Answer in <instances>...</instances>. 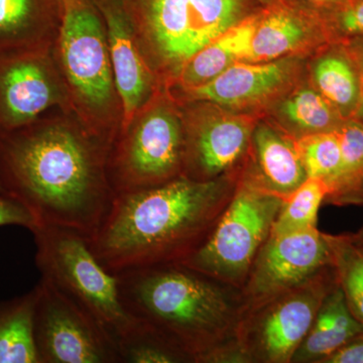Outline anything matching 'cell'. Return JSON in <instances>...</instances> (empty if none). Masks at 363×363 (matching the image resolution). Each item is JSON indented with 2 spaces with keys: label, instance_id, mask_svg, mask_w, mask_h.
Here are the masks:
<instances>
[{
  "label": "cell",
  "instance_id": "obj_15",
  "mask_svg": "<svg viewBox=\"0 0 363 363\" xmlns=\"http://www.w3.org/2000/svg\"><path fill=\"white\" fill-rule=\"evenodd\" d=\"M320 11L296 0L262 6L245 62L304 57L333 44Z\"/></svg>",
  "mask_w": 363,
  "mask_h": 363
},
{
  "label": "cell",
  "instance_id": "obj_7",
  "mask_svg": "<svg viewBox=\"0 0 363 363\" xmlns=\"http://www.w3.org/2000/svg\"><path fill=\"white\" fill-rule=\"evenodd\" d=\"M30 233L42 278L89 313L116 344L135 321L121 301L116 274L105 269L77 231L40 225Z\"/></svg>",
  "mask_w": 363,
  "mask_h": 363
},
{
  "label": "cell",
  "instance_id": "obj_2",
  "mask_svg": "<svg viewBox=\"0 0 363 363\" xmlns=\"http://www.w3.org/2000/svg\"><path fill=\"white\" fill-rule=\"evenodd\" d=\"M238 175L186 176L116 194L89 247L112 274L182 262L200 247L235 192Z\"/></svg>",
  "mask_w": 363,
  "mask_h": 363
},
{
  "label": "cell",
  "instance_id": "obj_29",
  "mask_svg": "<svg viewBox=\"0 0 363 363\" xmlns=\"http://www.w3.org/2000/svg\"><path fill=\"white\" fill-rule=\"evenodd\" d=\"M334 43L363 38V0H350L331 11H320Z\"/></svg>",
  "mask_w": 363,
  "mask_h": 363
},
{
  "label": "cell",
  "instance_id": "obj_10",
  "mask_svg": "<svg viewBox=\"0 0 363 363\" xmlns=\"http://www.w3.org/2000/svg\"><path fill=\"white\" fill-rule=\"evenodd\" d=\"M185 135L184 176L196 181L238 175L260 112L228 111L203 101H179Z\"/></svg>",
  "mask_w": 363,
  "mask_h": 363
},
{
  "label": "cell",
  "instance_id": "obj_3",
  "mask_svg": "<svg viewBox=\"0 0 363 363\" xmlns=\"http://www.w3.org/2000/svg\"><path fill=\"white\" fill-rule=\"evenodd\" d=\"M124 307L205 363L231 342L245 309L240 290L180 262L116 274Z\"/></svg>",
  "mask_w": 363,
  "mask_h": 363
},
{
  "label": "cell",
  "instance_id": "obj_35",
  "mask_svg": "<svg viewBox=\"0 0 363 363\" xmlns=\"http://www.w3.org/2000/svg\"><path fill=\"white\" fill-rule=\"evenodd\" d=\"M346 234H347L348 238L354 245L363 248V226L357 233Z\"/></svg>",
  "mask_w": 363,
  "mask_h": 363
},
{
  "label": "cell",
  "instance_id": "obj_22",
  "mask_svg": "<svg viewBox=\"0 0 363 363\" xmlns=\"http://www.w3.org/2000/svg\"><path fill=\"white\" fill-rule=\"evenodd\" d=\"M271 107L272 123L294 140L337 130L345 121L310 82L293 87Z\"/></svg>",
  "mask_w": 363,
  "mask_h": 363
},
{
  "label": "cell",
  "instance_id": "obj_27",
  "mask_svg": "<svg viewBox=\"0 0 363 363\" xmlns=\"http://www.w3.org/2000/svg\"><path fill=\"white\" fill-rule=\"evenodd\" d=\"M327 194L328 187L324 181L308 178L284 200L271 234L300 233L317 228L318 213Z\"/></svg>",
  "mask_w": 363,
  "mask_h": 363
},
{
  "label": "cell",
  "instance_id": "obj_23",
  "mask_svg": "<svg viewBox=\"0 0 363 363\" xmlns=\"http://www.w3.org/2000/svg\"><path fill=\"white\" fill-rule=\"evenodd\" d=\"M37 286L0 303V363H40L35 339Z\"/></svg>",
  "mask_w": 363,
  "mask_h": 363
},
{
  "label": "cell",
  "instance_id": "obj_1",
  "mask_svg": "<svg viewBox=\"0 0 363 363\" xmlns=\"http://www.w3.org/2000/svg\"><path fill=\"white\" fill-rule=\"evenodd\" d=\"M109 150L73 111L61 108L20 128H0L1 194L28 208L37 226L64 227L90 240L116 196Z\"/></svg>",
  "mask_w": 363,
  "mask_h": 363
},
{
  "label": "cell",
  "instance_id": "obj_20",
  "mask_svg": "<svg viewBox=\"0 0 363 363\" xmlns=\"http://www.w3.org/2000/svg\"><path fill=\"white\" fill-rule=\"evenodd\" d=\"M309 82L344 119L352 118L362 87V74L342 43H333L315 55Z\"/></svg>",
  "mask_w": 363,
  "mask_h": 363
},
{
  "label": "cell",
  "instance_id": "obj_13",
  "mask_svg": "<svg viewBox=\"0 0 363 363\" xmlns=\"http://www.w3.org/2000/svg\"><path fill=\"white\" fill-rule=\"evenodd\" d=\"M331 264L330 248L319 229L271 234L240 289L245 307L301 285Z\"/></svg>",
  "mask_w": 363,
  "mask_h": 363
},
{
  "label": "cell",
  "instance_id": "obj_18",
  "mask_svg": "<svg viewBox=\"0 0 363 363\" xmlns=\"http://www.w3.org/2000/svg\"><path fill=\"white\" fill-rule=\"evenodd\" d=\"M63 0H0V49L54 47Z\"/></svg>",
  "mask_w": 363,
  "mask_h": 363
},
{
  "label": "cell",
  "instance_id": "obj_21",
  "mask_svg": "<svg viewBox=\"0 0 363 363\" xmlns=\"http://www.w3.org/2000/svg\"><path fill=\"white\" fill-rule=\"evenodd\" d=\"M362 332L363 325L353 316L337 285L325 298L292 363H322Z\"/></svg>",
  "mask_w": 363,
  "mask_h": 363
},
{
  "label": "cell",
  "instance_id": "obj_17",
  "mask_svg": "<svg viewBox=\"0 0 363 363\" xmlns=\"http://www.w3.org/2000/svg\"><path fill=\"white\" fill-rule=\"evenodd\" d=\"M307 179L294 138L272 121L260 119L252 131L238 181L286 200Z\"/></svg>",
  "mask_w": 363,
  "mask_h": 363
},
{
  "label": "cell",
  "instance_id": "obj_4",
  "mask_svg": "<svg viewBox=\"0 0 363 363\" xmlns=\"http://www.w3.org/2000/svg\"><path fill=\"white\" fill-rule=\"evenodd\" d=\"M55 56L72 111L93 135L111 147L123 123V106L107 45L104 18L93 0H63Z\"/></svg>",
  "mask_w": 363,
  "mask_h": 363
},
{
  "label": "cell",
  "instance_id": "obj_37",
  "mask_svg": "<svg viewBox=\"0 0 363 363\" xmlns=\"http://www.w3.org/2000/svg\"><path fill=\"white\" fill-rule=\"evenodd\" d=\"M2 192V190H1V186H0V193Z\"/></svg>",
  "mask_w": 363,
  "mask_h": 363
},
{
  "label": "cell",
  "instance_id": "obj_36",
  "mask_svg": "<svg viewBox=\"0 0 363 363\" xmlns=\"http://www.w3.org/2000/svg\"><path fill=\"white\" fill-rule=\"evenodd\" d=\"M262 6H271V4H277L279 0H257Z\"/></svg>",
  "mask_w": 363,
  "mask_h": 363
},
{
  "label": "cell",
  "instance_id": "obj_33",
  "mask_svg": "<svg viewBox=\"0 0 363 363\" xmlns=\"http://www.w3.org/2000/svg\"><path fill=\"white\" fill-rule=\"evenodd\" d=\"M346 45L351 56L357 62L358 68L362 72L363 76V38L360 39L350 40L347 43H342Z\"/></svg>",
  "mask_w": 363,
  "mask_h": 363
},
{
  "label": "cell",
  "instance_id": "obj_19",
  "mask_svg": "<svg viewBox=\"0 0 363 363\" xmlns=\"http://www.w3.org/2000/svg\"><path fill=\"white\" fill-rule=\"evenodd\" d=\"M259 9L196 52L168 89L183 91L199 87L213 80L233 64L245 62Z\"/></svg>",
  "mask_w": 363,
  "mask_h": 363
},
{
  "label": "cell",
  "instance_id": "obj_9",
  "mask_svg": "<svg viewBox=\"0 0 363 363\" xmlns=\"http://www.w3.org/2000/svg\"><path fill=\"white\" fill-rule=\"evenodd\" d=\"M283 201L238 181L207 238L180 264L240 290L271 235Z\"/></svg>",
  "mask_w": 363,
  "mask_h": 363
},
{
  "label": "cell",
  "instance_id": "obj_24",
  "mask_svg": "<svg viewBox=\"0 0 363 363\" xmlns=\"http://www.w3.org/2000/svg\"><path fill=\"white\" fill-rule=\"evenodd\" d=\"M341 147L340 168L328 186L325 202L336 206L363 205V125L345 119L337 128Z\"/></svg>",
  "mask_w": 363,
  "mask_h": 363
},
{
  "label": "cell",
  "instance_id": "obj_12",
  "mask_svg": "<svg viewBox=\"0 0 363 363\" xmlns=\"http://www.w3.org/2000/svg\"><path fill=\"white\" fill-rule=\"evenodd\" d=\"M52 108L73 111L54 47L0 49V128H20Z\"/></svg>",
  "mask_w": 363,
  "mask_h": 363
},
{
  "label": "cell",
  "instance_id": "obj_28",
  "mask_svg": "<svg viewBox=\"0 0 363 363\" xmlns=\"http://www.w3.org/2000/svg\"><path fill=\"white\" fill-rule=\"evenodd\" d=\"M294 140L308 178L324 181L328 187L340 168L341 147L337 131L315 133Z\"/></svg>",
  "mask_w": 363,
  "mask_h": 363
},
{
  "label": "cell",
  "instance_id": "obj_26",
  "mask_svg": "<svg viewBox=\"0 0 363 363\" xmlns=\"http://www.w3.org/2000/svg\"><path fill=\"white\" fill-rule=\"evenodd\" d=\"M338 285L353 316L363 325V248L347 234L325 233Z\"/></svg>",
  "mask_w": 363,
  "mask_h": 363
},
{
  "label": "cell",
  "instance_id": "obj_31",
  "mask_svg": "<svg viewBox=\"0 0 363 363\" xmlns=\"http://www.w3.org/2000/svg\"><path fill=\"white\" fill-rule=\"evenodd\" d=\"M322 363H363V332L344 344Z\"/></svg>",
  "mask_w": 363,
  "mask_h": 363
},
{
  "label": "cell",
  "instance_id": "obj_32",
  "mask_svg": "<svg viewBox=\"0 0 363 363\" xmlns=\"http://www.w3.org/2000/svg\"><path fill=\"white\" fill-rule=\"evenodd\" d=\"M318 11H331L345 6L350 0H296Z\"/></svg>",
  "mask_w": 363,
  "mask_h": 363
},
{
  "label": "cell",
  "instance_id": "obj_34",
  "mask_svg": "<svg viewBox=\"0 0 363 363\" xmlns=\"http://www.w3.org/2000/svg\"><path fill=\"white\" fill-rule=\"evenodd\" d=\"M352 119H354V121H358V123L363 125V76L362 93H360L359 101H358L357 111L353 114Z\"/></svg>",
  "mask_w": 363,
  "mask_h": 363
},
{
  "label": "cell",
  "instance_id": "obj_25",
  "mask_svg": "<svg viewBox=\"0 0 363 363\" xmlns=\"http://www.w3.org/2000/svg\"><path fill=\"white\" fill-rule=\"evenodd\" d=\"M121 363H195L194 358L156 327L136 319L116 342Z\"/></svg>",
  "mask_w": 363,
  "mask_h": 363
},
{
  "label": "cell",
  "instance_id": "obj_5",
  "mask_svg": "<svg viewBox=\"0 0 363 363\" xmlns=\"http://www.w3.org/2000/svg\"><path fill=\"white\" fill-rule=\"evenodd\" d=\"M147 65L169 88L205 45L262 6L257 0H123Z\"/></svg>",
  "mask_w": 363,
  "mask_h": 363
},
{
  "label": "cell",
  "instance_id": "obj_6",
  "mask_svg": "<svg viewBox=\"0 0 363 363\" xmlns=\"http://www.w3.org/2000/svg\"><path fill=\"white\" fill-rule=\"evenodd\" d=\"M185 135L180 104L162 87L123 124L107 173L114 194L145 190L184 176Z\"/></svg>",
  "mask_w": 363,
  "mask_h": 363
},
{
  "label": "cell",
  "instance_id": "obj_8",
  "mask_svg": "<svg viewBox=\"0 0 363 363\" xmlns=\"http://www.w3.org/2000/svg\"><path fill=\"white\" fill-rule=\"evenodd\" d=\"M337 285L331 264L301 285L245 307L234 339L245 363H292L325 298Z\"/></svg>",
  "mask_w": 363,
  "mask_h": 363
},
{
  "label": "cell",
  "instance_id": "obj_30",
  "mask_svg": "<svg viewBox=\"0 0 363 363\" xmlns=\"http://www.w3.org/2000/svg\"><path fill=\"white\" fill-rule=\"evenodd\" d=\"M9 225L25 227L32 231L37 222L28 208L18 200L0 193V227Z\"/></svg>",
  "mask_w": 363,
  "mask_h": 363
},
{
  "label": "cell",
  "instance_id": "obj_14",
  "mask_svg": "<svg viewBox=\"0 0 363 363\" xmlns=\"http://www.w3.org/2000/svg\"><path fill=\"white\" fill-rule=\"evenodd\" d=\"M302 58L238 62L206 84L188 90H169L179 101H203L228 111L260 112V108L271 107L292 89Z\"/></svg>",
  "mask_w": 363,
  "mask_h": 363
},
{
  "label": "cell",
  "instance_id": "obj_11",
  "mask_svg": "<svg viewBox=\"0 0 363 363\" xmlns=\"http://www.w3.org/2000/svg\"><path fill=\"white\" fill-rule=\"evenodd\" d=\"M35 286L40 363H119L116 342L89 313L47 279Z\"/></svg>",
  "mask_w": 363,
  "mask_h": 363
},
{
  "label": "cell",
  "instance_id": "obj_16",
  "mask_svg": "<svg viewBox=\"0 0 363 363\" xmlns=\"http://www.w3.org/2000/svg\"><path fill=\"white\" fill-rule=\"evenodd\" d=\"M93 1L104 21L116 85L123 101V125L162 86L143 57L123 0Z\"/></svg>",
  "mask_w": 363,
  "mask_h": 363
}]
</instances>
